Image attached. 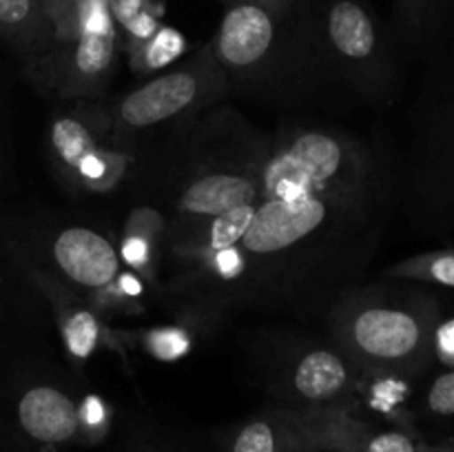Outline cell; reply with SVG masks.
<instances>
[{
  "instance_id": "cell-1",
  "label": "cell",
  "mask_w": 454,
  "mask_h": 452,
  "mask_svg": "<svg viewBox=\"0 0 454 452\" xmlns=\"http://www.w3.org/2000/svg\"><path fill=\"white\" fill-rule=\"evenodd\" d=\"M381 204L371 151L340 127L297 120L266 136L260 195L235 246L182 264L202 301L324 313L368 260Z\"/></svg>"
},
{
  "instance_id": "cell-2",
  "label": "cell",
  "mask_w": 454,
  "mask_h": 452,
  "mask_svg": "<svg viewBox=\"0 0 454 452\" xmlns=\"http://www.w3.org/2000/svg\"><path fill=\"white\" fill-rule=\"evenodd\" d=\"M208 47L229 87L262 93L317 84L304 7L273 13L248 0L226 4Z\"/></svg>"
},
{
  "instance_id": "cell-3",
  "label": "cell",
  "mask_w": 454,
  "mask_h": 452,
  "mask_svg": "<svg viewBox=\"0 0 454 452\" xmlns=\"http://www.w3.org/2000/svg\"><path fill=\"white\" fill-rule=\"evenodd\" d=\"M229 91V80L208 44L173 69L124 93L111 109L109 137L120 151L153 146L155 137H173L213 109Z\"/></svg>"
},
{
  "instance_id": "cell-4",
  "label": "cell",
  "mask_w": 454,
  "mask_h": 452,
  "mask_svg": "<svg viewBox=\"0 0 454 452\" xmlns=\"http://www.w3.org/2000/svg\"><path fill=\"white\" fill-rule=\"evenodd\" d=\"M51 35L31 75L40 87L69 100L98 97L114 75L120 29L109 0H47Z\"/></svg>"
},
{
  "instance_id": "cell-5",
  "label": "cell",
  "mask_w": 454,
  "mask_h": 452,
  "mask_svg": "<svg viewBox=\"0 0 454 452\" xmlns=\"http://www.w3.org/2000/svg\"><path fill=\"white\" fill-rule=\"evenodd\" d=\"M310 51L317 84H341L371 96L386 71V40L368 0H306Z\"/></svg>"
},
{
  "instance_id": "cell-6",
  "label": "cell",
  "mask_w": 454,
  "mask_h": 452,
  "mask_svg": "<svg viewBox=\"0 0 454 452\" xmlns=\"http://www.w3.org/2000/svg\"><path fill=\"white\" fill-rule=\"evenodd\" d=\"M333 344L355 368L390 370L417 357L424 346V326L415 310L390 304L384 297L350 288L328 310Z\"/></svg>"
},
{
  "instance_id": "cell-7",
  "label": "cell",
  "mask_w": 454,
  "mask_h": 452,
  "mask_svg": "<svg viewBox=\"0 0 454 452\" xmlns=\"http://www.w3.org/2000/svg\"><path fill=\"white\" fill-rule=\"evenodd\" d=\"M49 153L56 171L87 193H109L127 175L124 151L93 120L75 113L58 115L49 129Z\"/></svg>"
},
{
  "instance_id": "cell-8",
  "label": "cell",
  "mask_w": 454,
  "mask_h": 452,
  "mask_svg": "<svg viewBox=\"0 0 454 452\" xmlns=\"http://www.w3.org/2000/svg\"><path fill=\"white\" fill-rule=\"evenodd\" d=\"M58 275L87 292H105L120 277V253L106 235L91 226H65L49 242Z\"/></svg>"
},
{
  "instance_id": "cell-9",
  "label": "cell",
  "mask_w": 454,
  "mask_h": 452,
  "mask_svg": "<svg viewBox=\"0 0 454 452\" xmlns=\"http://www.w3.org/2000/svg\"><path fill=\"white\" fill-rule=\"evenodd\" d=\"M355 363L335 346H310L288 362L286 377L293 397L309 403H328L353 386Z\"/></svg>"
},
{
  "instance_id": "cell-10",
  "label": "cell",
  "mask_w": 454,
  "mask_h": 452,
  "mask_svg": "<svg viewBox=\"0 0 454 452\" xmlns=\"http://www.w3.org/2000/svg\"><path fill=\"white\" fill-rule=\"evenodd\" d=\"M18 421L40 443H67L78 434L82 412L69 393L56 386H31L18 401Z\"/></svg>"
},
{
  "instance_id": "cell-11",
  "label": "cell",
  "mask_w": 454,
  "mask_h": 452,
  "mask_svg": "<svg viewBox=\"0 0 454 452\" xmlns=\"http://www.w3.org/2000/svg\"><path fill=\"white\" fill-rule=\"evenodd\" d=\"M51 35L44 0H0V43L27 58V65L44 51Z\"/></svg>"
},
{
  "instance_id": "cell-12",
  "label": "cell",
  "mask_w": 454,
  "mask_h": 452,
  "mask_svg": "<svg viewBox=\"0 0 454 452\" xmlns=\"http://www.w3.org/2000/svg\"><path fill=\"white\" fill-rule=\"evenodd\" d=\"M182 35L177 31L167 29V27H160L153 35H151L146 43H142L140 47L131 49L133 56L140 60V65L145 69H160L167 62H171L173 58L180 53L182 49Z\"/></svg>"
},
{
  "instance_id": "cell-13",
  "label": "cell",
  "mask_w": 454,
  "mask_h": 452,
  "mask_svg": "<svg viewBox=\"0 0 454 452\" xmlns=\"http://www.w3.org/2000/svg\"><path fill=\"white\" fill-rule=\"evenodd\" d=\"M233 452H278L273 425L266 421H251L238 433Z\"/></svg>"
},
{
  "instance_id": "cell-14",
  "label": "cell",
  "mask_w": 454,
  "mask_h": 452,
  "mask_svg": "<svg viewBox=\"0 0 454 452\" xmlns=\"http://www.w3.org/2000/svg\"><path fill=\"white\" fill-rule=\"evenodd\" d=\"M428 406L437 415H454V370L434 381L428 393Z\"/></svg>"
},
{
  "instance_id": "cell-15",
  "label": "cell",
  "mask_w": 454,
  "mask_h": 452,
  "mask_svg": "<svg viewBox=\"0 0 454 452\" xmlns=\"http://www.w3.org/2000/svg\"><path fill=\"white\" fill-rule=\"evenodd\" d=\"M186 348H189V339L177 331H158L155 335H151V350L158 357L173 359L184 353Z\"/></svg>"
},
{
  "instance_id": "cell-16",
  "label": "cell",
  "mask_w": 454,
  "mask_h": 452,
  "mask_svg": "<svg viewBox=\"0 0 454 452\" xmlns=\"http://www.w3.org/2000/svg\"><path fill=\"white\" fill-rule=\"evenodd\" d=\"M366 452H417L415 443L402 433H381L368 439Z\"/></svg>"
},
{
  "instance_id": "cell-17",
  "label": "cell",
  "mask_w": 454,
  "mask_h": 452,
  "mask_svg": "<svg viewBox=\"0 0 454 452\" xmlns=\"http://www.w3.org/2000/svg\"><path fill=\"white\" fill-rule=\"evenodd\" d=\"M428 275H433V279L437 282L454 286V255L434 257L428 264Z\"/></svg>"
},
{
  "instance_id": "cell-18",
  "label": "cell",
  "mask_w": 454,
  "mask_h": 452,
  "mask_svg": "<svg viewBox=\"0 0 454 452\" xmlns=\"http://www.w3.org/2000/svg\"><path fill=\"white\" fill-rule=\"evenodd\" d=\"M248 3L260 4L273 13H295L304 7L306 0H248Z\"/></svg>"
},
{
  "instance_id": "cell-19",
  "label": "cell",
  "mask_w": 454,
  "mask_h": 452,
  "mask_svg": "<svg viewBox=\"0 0 454 452\" xmlns=\"http://www.w3.org/2000/svg\"><path fill=\"white\" fill-rule=\"evenodd\" d=\"M439 348L446 357H454V322L446 323V326L439 331Z\"/></svg>"
},
{
  "instance_id": "cell-20",
  "label": "cell",
  "mask_w": 454,
  "mask_h": 452,
  "mask_svg": "<svg viewBox=\"0 0 454 452\" xmlns=\"http://www.w3.org/2000/svg\"><path fill=\"white\" fill-rule=\"evenodd\" d=\"M424 3L426 0H403V9H406L411 16H417V13H419V9L424 7Z\"/></svg>"
},
{
  "instance_id": "cell-21",
  "label": "cell",
  "mask_w": 454,
  "mask_h": 452,
  "mask_svg": "<svg viewBox=\"0 0 454 452\" xmlns=\"http://www.w3.org/2000/svg\"><path fill=\"white\" fill-rule=\"evenodd\" d=\"M224 4H231V3H238V0H222Z\"/></svg>"
},
{
  "instance_id": "cell-22",
  "label": "cell",
  "mask_w": 454,
  "mask_h": 452,
  "mask_svg": "<svg viewBox=\"0 0 454 452\" xmlns=\"http://www.w3.org/2000/svg\"><path fill=\"white\" fill-rule=\"evenodd\" d=\"M44 3H47V0H44Z\"/></svg>"
}]
</instances>
